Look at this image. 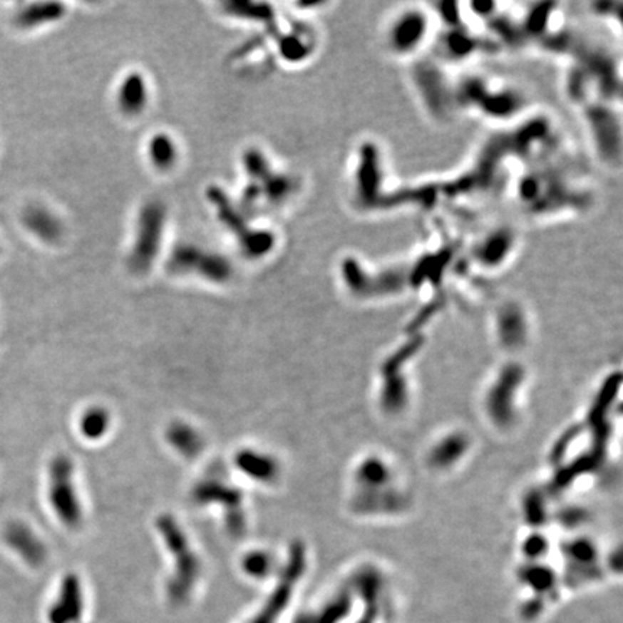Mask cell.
Segmentation results:
<instances>
[{
	"label": "cell",
	"mask_w": 623,
	"mask_h": 623,
	"mask_svg": "<svg viewBox=\"0 0 623 623\" xmlns=\"http://www.w3.org/2000/svg\"><path fill=\"white\" fill-rule=\"evenodd\" d=\"M156 528L163 538L168 551L175 558V572L169 582V594L173 600L188 596L201 573V562L192 550L186 535L175 517L163 514L156 521Z\"/></svg>",
	"instance_id": "obj_1"
},
{
	"label": "cell",
	"mask_w": 623,
	"mask_h": 623,
	"mask_svg": "<svg viewBox=\"0 0 623 623\" xmlns=\"http://www.w3.org/2000/svg\"><path fill=\"white\" fill-rule=\"evenodd\" d=\"M433 14L420 5L403 6L390 16L384 28V45L398 58L418 53L427 43L433 29Z\"/></svg>",
	"instance_id": "obj_2"
},
{
	"label": "cell",
	"mask_w": 623,
	"mask_h": 623,
	"mask_svg": "<svg viewBox=\"0 0 623 623\" xmlns=\"http://www.w3.org/2000/svg\"><path fill=\"white\" fill-rule=\"evenodd\" d=\"M49 503L59 521L68 528H78L83 522V505L76 489L74 463L59 455L51 463L49 470Z\"/></svg>",
	"instance_id": "obj_3"
},
{
	"label": "cell",
	"mask_w": 623,
	"mask_h": 623,
	"mask_svg": "<svg viewBox=\"0 0 623 623\" xmlns=\"http://www.w3.org/2000/svg\"><path fill=\"white\" fill-rule=\"evenodd\" d=\"M194 501L200 505L220 504L225 510L230 532L240 535L245 528L242 493L222 479H204L192 490Z\"/></svg>",
	"instance_id": "obj_4"
},
{
	"label": "cell",
	"mask_w": 623,
	"mask_h": 623,
	"mask_svg": "<svg viewBox=\"0 0 623 623\" xmlns=\"http://www.w3.org/2000/svg\"><path fill=\"white\" fill-rule=\"evenodd\" d=\"M303 567V551L300 547H293L290 551V562L287 563V567L284 569L279 586H276L274 592L267 599V603L262 607L260 613L253 617L250 623H273V620L282 613L283 607L286 606L293 585L300 575Z\"/></svg>",
	"instance_id": "obj_5"
},
{
	"label": "cell",
	"mask_w": 623,
	"mask_h": 623,
	"mask_svg": "<svg viewBox=\"0 0 623 623\" xmlns=\"http://www.w3.org/2000/svg\"><path fill=\"white\" fill-rule=\"evenodd\" d=\"M83 612V590L77 576L70 575L61 585L53 604L49 609L51 623H73Z\"/></svg>",
	"instance_id": "obj_6"
},
{
	"label": "cell",
	"mask_w": 623,
	"mask_h": 623,
	"mask_svg": "<svg viewBox=\"0 0 623 623\" xmlns=\"http://www.w3.org/2000/svg\"><path fill=\"white\" fill-rule=\"evenodd\" d=\"M235 466L253 480L269 483L279 476V463L266 452L242 449L235 455Z\"/></svg>",
	"instance_id": "obj_7"
},
{
	"label": "cell",
	"mask_w": 623,
	"mask_h": 623,
	"mask_svg": "<svg viewBox=\"0 0 623 623\" xmlns=\"http://www.w3.org/2000/svg\"><path fill=\"white\" fill-rule=\"evenodd\" d=\"M166 441L179 455L194 459L202 453L204 439L200 431L185 421H173L166 428Z\"/></svg>",
	"instance_id": "obj_8"
},
{
	"label": "cell",
	"mask_w": 623,
	"mask_h": 623,
	"mask_svg": "<svg viewBox=\"0 0 623 623\" xmlns=\"http://www.w3.org/2000/svg\"><path fill=\"white\" fill-rule=\"evenodd\" d=\"M8 540L29 563L38 565L45 558V548L42 542L25 525L12 527Z\"/></svg>",
	"instance_id": "obj_9"
},
{
	"label": "cell",
	"mask_w": 623,
	"mask_h": 623,
	"mask_svg": "<svg viewBox=\"0 0 623 623\" xmlns=\"http://www.w3.org/2000/svg\"><path fill=\"white\" fill-rule=\"evenodd\" d=\"M110 413L103 407H91L81 416L80 431L88 441H98L110 428Z\"/></svg>",
	"instance_id": "obj_10"
},
{
	"label": "cell",
	"mask_w": 623,
	"mask_h": 623,
	"mask_svg": "<svg viewBox=\"0 0 623 623\" xmlns=\"http://www.w3.org/2000/svg\"><path fill=\"white\" fill-rule=\"evenodd\" d=\"M241 569L248 577L264 580L274 572V558L264 550H253L242 557Z\"/></svg>",
	"instance_id": "obj_11"
},
{
	"label": "cell",
	"mask_w": 623,
	"mask_h": 623,
	"mask_svg": "<svg viewBox=\"0 0 623 623\" xmlns=\"http://www.w3.org/2000/svg\"><path fill=\"white\" fill-rule=\"evenodd\" d=\"M120 105L128 113L140 111L146 101V88L140 76H132L120 90Z\"/></svg>",
	"instance_id": "obj_12"
},
{
	"label": "cell",
	"mask_w": 623,
	"mask_h": 623,
	"mask_svg": "<svg viewBox=\"0 0 623 623\" xmlns=\"http://www.w3.org/2000/svg\"><path fill=\"white\" fill-rule=\"evenodd\" d=\"M152 159L156 165L166 168L175 159V146L166 136H158L152 142Z\"/></svg>",
	"instance_id": "obj_13"
}]
</instances>
